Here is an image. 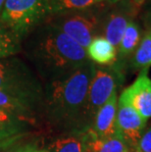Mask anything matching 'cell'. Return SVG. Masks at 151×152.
Instances as JSON below:
<instances>
[{"label":"cell","instance_id":"1","mask_svg":"<svg viewBox=\"0 0 151 152\" xmlns=\"http://www.w3.org/2000/svg\"><path fill=\"white\" fill-rule=\"evenodd\" d=\"M95 70L91 61L46 83L43 114L55 130L68 134L88 131L85 110L89 85Z\"/></svg>","mask_w":151,"mask_h":152},{"label":"cell","instance_id":"2","mask_svg":"<svg viewBox=\"0 0 151 152\" xmlns=\"http://www.w3.org/2000/svg\"><path fill=\"white\" fill-rule=\"evenodd\" d=\"M23 42L26 56L46 83L90 61L85 48L46 22L31 31Z\"/></svg>","mask_w":151,"mask_h":152},{"label":"cell","instance_id":"3","mask_svg":"<svg viewBox=\"0 0 151 152\" xmlns=\"http://www.w3.org/2000/svg\"><path fill=\"white\" fill-rule=\"evenodd\" d=\"M109 3L95 7L52 16L45 21L86 49L96 37H100L102 16Z\"/></svg>","mask_w":151,"mask_h":152},{"label":"cell","instance_id":"4","mask_svg":"<svg viewBox=\"0 0 151 152\" xmlns=\"http://www.w3.org/2000/svg\"><path fill=\"white\" fill-rule=\"evenodd\" d=\"M48 18L45 0H6L0 22L24 40Z\"/></svg>","mask_w":151,"mask_h":152},{"label":"cell","instance_id":"5","mask_svg":"<svg viewBox=\"0 0 151 152\" xmlns=\"http://www.w3.org/2000/svg\"><path fill=\"white\" fill-rule=\"evenodd\" d=\"M0 91L43 101L44 89L30 67L19 58L0 59Z\"/></svg>","mask_w":151,"mask_h":152},{"label":"cell","instance_id":"6","mask_svg":"<svg viewBox=\"0 0 151 152\" xmlns=\"http://www.w3.org/2000/svg\"><path fill=\"white\" fill-rule=\"evenodd\" d=\"M123 68L117 65L96 66L89 85L85 110V121L88 130L91 127L96 113L110 98L118 86L124 82Z\"/></svg>","mask_w":151,"mask_h":152},{"label":"cell","instance_id":"7","mask_svg":"<svg viewBox=\"0 0 151 152\" xmlns=\"http://www.w3.org/2000/svg\"><path fill=\"white\" fill-rule=\"evenodd\" d=\"M139 13L127 2L109 4L102 16L100 37L117 49L128 24L131 20L139 19Z\"/></svg>","mask_w":151,"mask_h":152},{"label":"cell","instance_id":"8","mask_svg":"<svg viewBox=\"0 0 151 152\" xmlns=\"http://www.w3.org/2000/svg\"><path fill=\"white\" fill-rule=\"evenodd\" d=\"M148 71L149 68L140 70L136 80L124 89L118 99L133 107L145 120L151 118V79Z\"/></svg>","mask_w":151,"mask_h":152},{"label":"cell","instance_id":"9","mask_svg":"<svg viewBox=\"0 0 151 152\" xmlns=\"http://www.w3.org/2000/svg\"><path fill=\"white\" fill-rule=\"evenodd\" d=\"M147 120L143 119L133 107L118 101L117 129L126 141L130 150H134L137 142L145 130Z\"/></svg>","mask_w":151,"mask_h":152},{"label":"cell","instance_id":"10","mask_svg":"<svg viewBox=\"0 0 151 152\" xmlns=\"http://www.w3.org/2000/svg\"><path fill=\"white\" fill-rule=\"evenodd\" d=\"M0 108L35 125L38 115L43 113V101L23 95L0 91Z\"/></svg>","mask_w":151,"mask_h":152},{"label":"cell","instance_id":"11","mask_svg":"<svg viewBox=\"0 0 151 152\" xmlns=\"http://www.w3.org/2000/svg\"><path fill=\"white\" fill-rule=\"evenodd\" d=\"M117 108L118 96L117 90H115L110 98L97 111L91 127L88 129V132L93 137L107 138L117 134Z\"/></svg>","mask_w":151,"mask_h":152},{"label":"cell","instance_id":"12","mask_svg":"<svg viewBox=\"0 0 151 152\" xmlns=\"http://www.w3.org/2000/svg\"><path fill=\"white\" fill-rule=\"evenodd\" d=\"M144 30L137 19L131 20L127 26V28L117 48V61L115 65L125 69L127 63L136 52L142 38Z\"/></svg>","mask_w":151,"mask_h":152},{"label":"cell","instance_id":"13","mask_svg":"<svg viewBox=\"0 0 151 152\" xmlns=\"http://www.w3.org/2000/svg\"><path fill=\"white\" fill-rule=\"evenodd\" d=\"M85 51L88 58L96 66H112L117 61V49L102 37L93 38Z\"/></svg>","mask_w":151,"mask_h":152},{"label":"cell","instance_id":"14","mask_svg":"<svg viewBox=\"0 0 151 152\" xmlns=\"http://www.w3.org/2000/svg\"><path fill=\"white\" fill-rule=\"evenodd\" d=\"M30 123L0 108V143L21 137Z\"/></svg>","mask_w":151,"mask_h":152},{"label":"cell","instance_id":"15","mask_svg":"<svg viewBox=\"0 0 151 152\" xmlns=\"http://www.w3.org/2000/svg\"><path fill=\"white\" fill-rule=\"evenodd\" d=\"M88 132L80 131L64 134L52 145L51 152H86Z\"/></svg>","mask_w":151,"mask_h":152},{"label":"cell","instance_id":"16","mask_svg":"<svg viewBox=\"0 0 151 152\" xmlns=\"http://www.w3.org/2000/svg\"><path fill=\"white\" fill-rule=\"evenodd\" d=\"M86 152H131V150L119 132L107 138L95 137L88 132Z\"/></svg>","mask_w":151,"mask_h":152},{"label":"cell","instance_id":"17","mask_svg":"<svg viewBox=\"0 0 151 152\" xmlns=\"http://www.w3.org/2000/svg\"><path fill=\"white\" fill-rule=\"evenodd\" d=\"M49 18L65 13L80 11L95 7L102 3H107L103 0H45Z\"/></svg>","mask_w":151,"mask_h":152},{"label":"cell","instance_id":"18","mask_svg":"<svg viewBox=\"0 0 151 152\" xmlns=\"http://www.w3.org/2000/svg\"><path fill=\"white\" fill-rule=\"evenodd\" d=\"M128 66L133 71L151 67V28H144L142 38Z\"/></svg>","mask_w":151,"mask_h":152},{"label":"cell","instance_id":"19","mask_svg":"<svg viewBox=\"0 0 151 152\" xmlns=\"http://www.w3.org/2000/svg\"><path fill=\"white\" fill-rule=\"evenodd\" d=\"M23 50V40L0 22V59L13 57Z\"/></svg>","mask_w":151,"mask_h":152},{"label":"cell","instance_id":"20","mask_svg":"<svg viewBox=\"0 0 151 152\" xmlns=\"http://www.w3.org/2000/svg\"><path fill=\"white\" fill-rule=\"evenodd\" d=\"M36 148L33 142H22L18 138L0 143V152H30Z\"/></svg>","mask_w":151,"mask_h":152},{"label":"cell","instance_id":"21","mask_svg":"<svg viewBox=\"0 0 151 152\" xmlns=\"http://www.w3.org/2000/svg\"><path fill=\"white\" fill-rule=\"evenodd\" d=\"M133 152H151V126L143 131Z\"/></svg>","mask_w":151,"mask_h":152},{"label":"cell","instance_id":"22","mask_svg":"<svg viewBox=\"0 0 151 152\" xmlns=\"http://www.w3.org/2000/svg\"><path fill=\"white\" fill-rule=\"evenodd\" d=\"M144 28H151V0H147L139 16Z\"/></svg>","mask_w":151,"mask_h":152},{"label":"cell","instance_id":"23","mask_svg":"<svg viewBox=\"0 0 151 152\" xmlns=\"http://www.w3.org/2000/svg\"><path fill=\"white\" fill-rule=\"evenodd\" d=\"M147 0H108L109 4H116L119 2H127L131 7H133L140 14V11L142 9L143 5L145 4Z\"/></svg>","mask_w":151,"mask_h":152},{"label":"cell","instance_id":"24","mask_svg":"<svg viewBox=\"0 0 151 152\" xmlns=\"http://www.w3.org/2000/svg\"><path fill=\"white\" fill-rule=\"evenodd\" d=\"M30 152H51L50 150H47V149H38V148H34V149L31 150Z\"/></svg>","mask_w":151,"mask_h":152},{"label":"cell","instance_id":"25","mask_svg":"<svg viewBox=\"0 0 151 152\" xmlns=\"http://www.w3.org/2000/svg\"><path fill=\"white\" fill-rule=\"evenodd\" d=\"M5 1L6 0H0V15H1V12H2V9H3V6H4Z\"/></svg>","mask_w":151,"mask_h":152},{"label":"cell","instance_id":"26","mask_svg":"<svg viewBox=\"0 0 151 152\" xmlns=\"http://www.w3.org/2000/svg\"><path fill=\"white\" fill-rule=\"evenodd\" d=\"M103 1H105V2H107V3H109V2H108V0H103Z\"/></svg>","mask_w":151,"mask_h":152}]
</instances>
